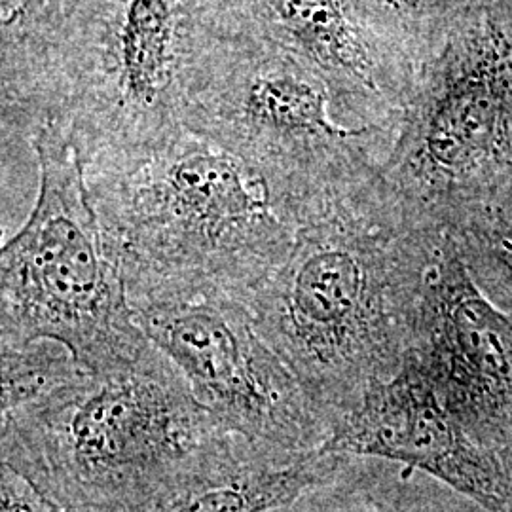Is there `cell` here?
Here are the masks:
<instances>
[{
    "label": "cell",
    "instance_id": "cell-1",
    "mask_svg": "<svg viewBox=\"0 0 512 512\" xmlns=\"http://www.w3.org/2000/svg\"><path fill=\"white\" fill-rule=\"evenodd\" d=\"M440 232L410 219L380 169L300 224L247 308L334 427L403 366Z\"/></svg>",
    "mask_w": 512,
    "mask_h": 512
},
{
    "label": "cell",
    "instance_id": "cell-2",
    "mask_svg": "<svg viewBox=\"0 0 512 512\" xmlns=\"http://www.w3.org/2000/svg\"><path fill=\"white\" fill-rule=\"evenodd\" d=\"M258 446L215 420L164 353L76 365L27 403L2 410V463L63 512H141Z\"/></svg>",
    "mask_w": 512,
    "mask_h": 512
},
{
    "label": "cell",
    "instance_id": "cell-3",
    "mask_svg": "<svg viewBox=\"0 0 512 512\" xmlns=\"http://www.w3.org/2000/svg\"><path fill=\"white\" fill-rule=\"evenodd\" d=\"M236 37L226 0H73L44 54L2 78V126L50 118L86 171L116 164L186 129Z\"/></svg>",
    "mask_w": 512,
    "mask_h": 512
},
{
    "label": "cell",
    "instance_id": "cell-4",
    "mask_svg": "<svg viewBox=\"0 0 512 512\" xmlns=\"http://www.w3.org/2000/svg\"><path fill=\"white\" fill-rule=\"evenodd\" d=\"M86 183L131 310L196 298L247 306L300 228L260 169L190 129L86 171Z\"/></svg>",
    "mask_w": 512,
    "mask_h": 512
},
{
    "label": "cell",
    "instance_id": "cell-5",
    "mask_svg": "<svg viewBox=\"0 0 512 512\" xmlns=\"http://www.w3.org/2000/svg\"><path fill=\"white\" fill-rule=\"evenodd\" d=\"M29 141L40 184L0 255V346L54 342L90 370L133 359L150 340L133 319L73 139L46 118Z\"/></svg>",
    "mask_w": 512,
    "mask_h": 512
},
{
    "label": "cell",
    "instance_id": "cell-6",
    "mask_svg": "<svg viewBox=\"0 0 512 512\" xmlns=\"http://www.w3.org/2000/svg\"><path fill=\"white\" fill-rule=\"evenodd\" d=\"M380 179L437 232L512 183V0L490 2L418 71Z\"/></svg>",
    "mask_w": 512,
    "mask_h": 512
},
{
    "label": "cell",
    "instance_id": "cell-7",
    "mask_svg": "<svg viewBox=\"0 0 512 512\" xmlns=\"http://www.w3.org/2000/svg\"><path fill=\"white\" fill-rule=\"evenodd\" d=\"M196 131L260 169L300 224L334 192L380 169L395 137L338 122L327 80L264 40L234 38L188 116Z\"/></svg>",
    "mask_w": 512,
    "mask_h": 512
},
{
    "label": "cell",
    "instance_id": "cell-8",
    "mask_svg": "<svg viewBox=\"0 0 512 512\" xmlns=\"http://www.w3.org/2000/svg\"><path fill=\"white\" fill-rule=\"evenodd\" d=\"M133 319L234 435L287 454L321 450L330 439L334 423L262 338L245 304L196 298L139 308Z\"/></svg>",
    "mask_w": 512,
    "mask_h": 512
},
{
    "label": "cell",
    "instance_id": "cell-9",
    "mask_svg": "<svg viewBox=\"0 0 512 512\" xmlns=\"http://www.w3.org/2000/svg\"><path fill=\"white\" fill-rule=\"evenodd\" d=\"M463 429L512 478V313L480 289L440 232L410 349Z\"/></svg>",
    "mask_w": 512,
    "mask_h": 512
},
{
    "label": "cell",
    "instance_id": "cell-10",
    "mask_svg": "<svg viewBox=\"0 0 512 512\" xmlns=\"http://www.w3.org/2000/svg\"><path fill=\"white\" fill-rule=\"evenodd\" d=\"M238 35L264 40L321 74L336 118L397 135L416 71L393 54L351 0H226Z\"/></svg>",
    "mask_w": 512,
    "mask_h": 512
},
{
    "label": "cell",
    "instance_id": "cell-11",
    "mask_svg": "<svg viewBox=\"0 0 512 512\" xmlns=\"http://www.w3.org/2000/svg\"><path fill=\"white\" fill-rule=\"evenodd\" d=\"M321 452L389 459L437 478L486 511L512 512L511 476L448 412L412 351L395 376L338 421Z\"/></svg>",
    "mask_w": 512,
    "mask_h": 512
},
{
    "label": "cell",
    "instance_id": "cell-12",
    "mask_svg": "<svg viewBox=\"0 0 512 512\" xmlns=\"http://www.w3.org/2000/svg\"><path fill=\"white\" fill-rule=\"evenodd\" d=\"M340 456L258 448L236 465L188 484L141 512H272L330 482Z\"/></svg>",
    "mask_w": 512,
    "mask_h": 512
},
{
    "label": "cell",
    "instance_id": "cell-13",
    "mask_svg": "<svg viewBox=\"0 0 512 512\" xmlns=\"http://www.w3.org/2000/svg\"><path fill=\"white\" fill-rule=\"evenodd\" d=\"M372 33L416 73L494 0H351Z\"/></svg>",
    "mask_w": 512,
    "mask_h": 512
},
{
    "label": "cell",
    "instance_id": "cell-14",
    "mask_svg": "<svg viewBox=\"0 0 512 512\" xmlns=\"http://www.w3.org/2000/svg\"><path fill=\"white\" fill-rule=\"evenodd\" d=\"M444 232L480 289L512 313V183L459 213Z\"/></svg>",
    "mask_w": 512,
    "mask_h": 512
},
{
    "label": "cell",
    "instance_id": "cell-15",
    "mask_svg": "<svg viewBox=\"0 0 512 512\" xmlns=\"http://www.w3.org/2000/svg\"><path fill=\"white\" fill-rule=\"evenodd\" d=\"M73 0L2 2V78L25 71L37 61L69 14Z\"/></svg>",
    "mask_w": 512,
    "mask_h": 512
},
{
    "label": "cell",
    "instance_id": "cell-16",
    "mask_svg": "<svg viewBox=\"0 0 512 512\" xmlns=\"http://www.w3.org/2000/svg\"><path fill=\"white\" fill-rule=\"evenodd\" d=\"M0 512H63L12 467H0Z\"/></svg>",
    "mask_w": 512,
    "mask_h": 512
},
{
    "label": "cell",
    "instance_id": "cell-17",
    "mask_svg": "<svg viewBox=\"0 0 512 512\" xmlns=\"http://www.w3.org/2000/svg\"><path fill=\"white\" fill-rule=\"evenodd\" d=\"M334 512H387V507L385 505H380V507H363V509H346V511H334Z\"/></svg>",
    "mask_w": 512,
    "mask_h": 512
},
{
    "label": "cell",
    "instance_id": "cell-18",
    "mask_svg": "<svg viewBox=\"0 0 512 512\" xmlns=\"http://www.w3.org/2000/svg\"><path fill=\"white\" fill-rule=\"evenodd\" d=\"M387 512H395V511H393V509H389V507H387Z\"/></svg>",
    "mask_w": 512,
    "mask_h": 512
}]
</instances>
